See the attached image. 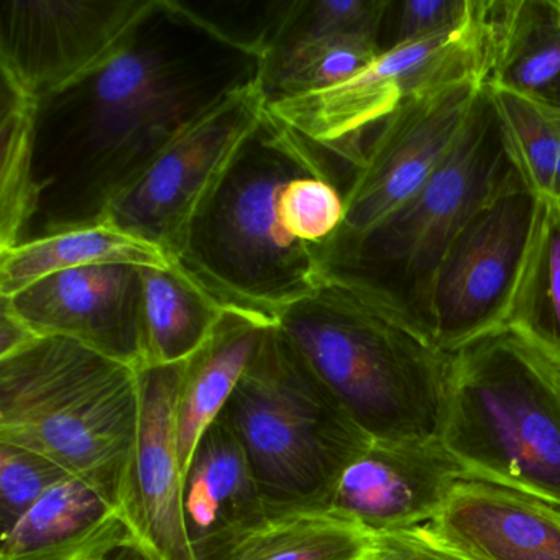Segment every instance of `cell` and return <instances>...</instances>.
Returning a JSON list of instances; mask_svg holds the SVG:
<instances>
[{
  "label": "cell",
  "instance_id": "1",
  "mask_svg": "<svg viewBox=\"0 0 560 560\" xmlns=\"http://www.w3.org/2000/svg\"><path fill=\"white\" fill-rule=\"evenodd\" d=\"M267 55L189 2L152 0L110 60L42 97L24 241L104 224L116 199L222 103L264 83Z\"/></svg>",
  "mask_w": 560,
  "mask_h": 560
},
{
  "label": "cell",
  "instance_id": "2",
  "mask_svg": "<svg viewBox=\"0 0 560 560\" xmlns=\"http://www.w3.org/2000/svg\"><path fill=\"white\" fill-rule=\"evenodd\" d=\"M277 326L372 441L441 435L452 353L395 294L323 267Z\"/></svg>",
  "mask_w": 560,
  "mask_h": 560
},
{
  "label": "cell",
  "instance_id": "3",
  "mask_svg": "<svg viewBox=\"0 0 560 560\" xmlns=\"http://www.w3.org/2000/svg\"><path fill=\"white\" fill-rule=\"evenodd\" d=\"M350 168L265 113L218 188L189 225L172 260L224 311L277 326L319 287L316 248L284 231L281 192L300 176L334 179L346 191Z\"/></svg>",
  "mask_w": 560,
  "mask_h": 560
},
{
  "label": "cell",
  "instance_id": "4",
  "mask_svg": "<svg viewBox=\"0 0 560 560\" xmlns=\"http://www.w3.org/2000/svg\"><path fill=\"white\" fill-rule=\"evenodd\" d=\"M139 421L137 370L74 340L0 359V442L45 455L122 514Z\"/></svg>",
  "mask_w": 560,
  "mask_h": 560
},
{
  "label": "cell",
  "instance_id": "5",
  "mask_svg": "<svg viewBox=\"0 0 560 560\" xmlns=\"http://www.w3.org/2000/svg\"><path fill=\"white\" fill-rule=\"evenodd\" d=\"M442 444L468 478L560 510V378L510 329L452 353Z\"/></svg>",
  "mask_w": 560,
  "mask_h": 560
},
{
  "label": "cell",
  "instance_id": "6",
  "mask_svg": "<svg viewBox=\"0 0 560 560\" xmlns=\"http://www.w3.org/2000/svg\"><path fill=\"white\" fill-rule=\"evenodd\" d=\"M268 517L326 511L337 481L372 444L280 327L270 326L225 405Z\"/></svg>",
  "mask_w": 560,
  "mask_h": 560
},
{
  "label": "cell",
  "instance_id": "7",
  "mask_svg": "<svg viewBox=\"0 0 560 560\" xmlns=\"http://www.w3.org/2000/svg\"><path fill=\"white\" fill-rule=\"evenodd\" d=\"M520 182L483 86L460 139L415 198L320 265L380 284L428 324L435 275L448 248L488 201Z\"/></svg>",
  "mask_w": 560,
  "mask_h": 560
},
{
  "label": "cell",
  "instance_id": "8",
  "mask_svg": "<svg viewBox=\"0 0 560 560\" xmlns=\"http://www.w3.org/2000/svg\"><path fill=\"white\" fill-rule=\"evenodd\" d=\"M465 80L487 83L475 0L467 21L458 27L385 51L337 86L268 103V113L353 172L370 130L405 101Z\"/></svg>",
  "mask_w": 560,
  "mask_h": 560
},
{
  "label": "cell",
  "instance_id": "9",
  "mask_svg": "<svg viewBox=\"0 0 560 560\" xmlns=\"http://www.w3.org/2000/svg\"><path fill=\"white\" fill-rule=\"evenodd\" d=\"M483 86L465 80L419 94L376 127L343 191L342 225L314 247L319 261L346 250L415 198L460 139Z\"/></svg>",
  "mask_w": 560,
  "mask_h": 560
},
{
  "label": "cell",
  "instance_id": "10",
  "mask_svg": "<svg viewBox=\"0 0 560 560\" xmlns=\"http://www.w3.org/2000/svg\"><path fill=\"white\" fill-rule=\"evenodd\" d=\"M539 198L516 183L488 201L448 248L432 287L428 324L444 352L506 327Z\"/></svg>",
  "mask_w": 560,
  "mask_h": 560
},
{
  "label": "cell",
  "instance_id": "11",
  "mask_svg": "<svg viewBox=\"0 0 560 560\" xmlns=\"http://www.w3.org/2000/svg\"><path fill=\"white\" fill-rule=\"evenodd\" d=\"M264 83L229 97L179 137L129 191L113 202L107 224L165 252L170 261L267 113Z\"/></svg>",
  "mask_w": 560,
  "mask_h": 560
},
{
  "label": "cell",
  "instance_id": "12",
  "mask_svg": "<svg viewBox=\"0 0 560 560\" xmlns=\"http://www.w3.org/2000/svg\"><path fill=\"white\" fill-rule=\"evenodd\" d=\"M152 0H0V68L48 96L114 57Z\"/></svg>",
  "mask_w": 560,
  "mask_h": 560
},
{
  "label": "cell",
  "instance_id": "13",
  "mask_svg": "<svg viewBox=\"0 0 560 560\" xmlns=\"http://www.w3.org/2000/svg\"><path fill=\"white\" fill-rule=\"evenodd\" d=\"M5 300L40 339L65 337L132 369L147 365L142 267L61 271Z\"/></svg>",
  "mask_w": 560,
  "mask_h": 560
},
{
  "label": "cell",
  "instance_id": "14",
  "mask_svg": "<svg viewBox=\"0 0 560 560\" xmlns=\"http://www.w3.org/2000/svg\"><path fill=\"white\" fill-rule=\"evenodd\" d=\"M137 375L139 435L124 510L132 549L145 560H196L186 533L178 452L183 363L143 366Z\"/></svg>",
  "mask_w": 560,
  "mask_h": 560
},
{
  "label": "cell",
  "instance_id": "15",
  "mask_svg": "<svg viewBox=\"0 0 560 560\" xmlns=\"http://www.w3.org/2000/svg\"><path fill=\"white\" fill-rule=\"evenodd\" d=\"M467 471L441 439L373 441L340 475L327 510L370 536L432 523Z\"/></svg>",
  "mask_w": 560,
  "mask_h": 560
},
{
  "label": "cell",
  "instance_id": "16",
  "mask_svg": "<svg viewBox=\"0 0 560 560\" xmlns=\"http://www.w3.org/2000/svg\"><path fill=\"white\" fill-rule=\"evenodd\" d=\"M186 533L196 560H229L270 521L241 442L222 416L205 432L185 474Z\"/></svg>",
  "mask_w": 560,
  "mask_h": 560
},
{
  "label": "cell",
  "instance_id": "17",
  "mask_svg": "<svg viewBox=\"0 0 560 560\" xmlns=\"http://www.w3.org/2000/svg\"><path fill=\"white\" fill-rule=\"evenodd\" d=\"M429 526L471 560H560V511L488 481L462 480Z\"/></svg>",
  "mask_w": 560,
  "mask_h": 560
},
{
  "label": "cell",
  "instance_id": "18",
  "mask_svg": "<svg viewBox=\"0 0 560 560\" xmlns=\"http://www.w3.org/2000/svg\"><path fill=\"white\" fill-rule=\"evenodd\" d=\"M122 547L132 549L124 514L70 477L2 534L0 560H97Z\"/></svg>",
  "mask_w": 560,
  "mask_h": 560
},
{
  "label": "cell",
  "instance_id": "19",
  "mask_svg": "<svg viewBox=\"0 0 560 560\" xmlns=\"http://www.w3.org/2000/svg\"><path fill=\"white\" fill-rule=\"evenodd\" d=\"M487 83L540 94L560 78V0H475Z\"/></svg>",
  "mask_w": 560,
  "mask_h": 560
},
{
  "label": "cell",
  "instance_id": "20",
  "mask_svg": "<svg viewBox=\"0 0 560 560\" xmlns=\"http://www.w3.org/2000/svg\"><path fill=\"white\" fill-rule=\"evenodd\" d=\"M267 324L225 311L209 339L183 362L178 399V452L183 474L212 422L224 411L254 359Z\"/></svg>",
  "mask_w": 560,
  "mask_h": 560
},
{
  "label": "cell",
  "instance_id": "21",
  "mask_svg": "<svg viewBox=\"0 0 560 560\" xmlns=\"http://www.w3.org/2000/svg\"><path fill=\"white\" fill-rule=\"evenodd\" d=\"M94 265L170 268L172 261L156 245L104 222L2 252L0 298L15 296L50 275Z\"/></svg>",
  "mask_w": 560,
  "mask_h": 560
},
{
  "label": "cell",
  "instance_id": "22",
  "mask_svg": "<svg viewBox=\"0 0 560 560\" xmlns=\"http://www.w3.org/2000/svg\"><path fill=\"white\" fill-rule=\"evenodd\" d=\"M506 329L560 370V201L539 199Z\"/></svg>",
  "mask_w": 560,
  "mask_h": 560
},
{
  "label": "cell",
  "instance_id": "23",
  "mask_svg": "<svg viewBox=\"0 0 560 560\" xmlns=\"http://www.w3.org/2000/svg\"><path fill=\"white\" fill-rule=\"evenodd\" d=\"M147 365L186 362L225 311L175 267H142Z\"/></svg>",
  "mask_w": 560,
  "mask_h": 560
},
{
  "label": "cell",
  "instance_id": "24",
  "mask_svg": "<svg viewBox=\"0 0 560 560\" xmlns=\"http://www.w3.org/2000/svg\"><path fill=\"white\" fill-rule=\"evenodd\" d=\"M0 254L24 241L34 205L35 126L40 97L0 68Z\"/></svg>",
  "mask_w": 560,
  "mask_h": 560
},
{
  "label": "cell",
  "instance_id": "25",
  "mask_svg": "<svg viewBox=\"0 0 560 560\" xmlns=\"http://www.w3.org/2000/svg\"><path fill=\"white\" fill-rule=\"evenodd\" d=\"M504 152L536 198L560 201V109L539 94L485 84Z\"/></svg>",
  "mask_w": 560,
  "mask_h": 560
},
{
  "label": "cell",
  "instance_id": "26",
  "mask_svg": "<svg viewBox=\"0 0 560 560\" xmlns=\"http://www.w3.org/2000/svg\"><path fill=\"white\" fill-rule=\"evenodd\" d=\"M370 537L330 511H303L268 521L229 560H363Z\"/></svg>",
  "mask_w": 560,
  "mask_h": 560
},
{
  "label": "cell",
  "instance_id": "27",
  "mask_svg": "<svg viewBox=\"0 0 560 560\" xmlns=\"http://www.w3.org/2000/svg\"><path fill=\"white\" fill-rule=\"evenodd\" d=\"M382 55L375 38H320L267 55L264 88L268 103L337 86L365 70Z\"/></svg>",
  "mask_w": 560,
  "mask_h": 560
},
{
  "label": "cell",
  "instance_id": "28",
  "mask_svg": "<svg viewBox=\"0 0 560 560\" xmlns=\"http://www.w3.org/2000/svg\"><path fill=\"white\" fill-rule=\"evenodd\" d=\"M388 0H291L270 51L320 38L360 37L378 42Z\"/></svg>",
  "mask_w": 560,
  "mask_h": 560
},
{
  "label": "cell",
  "instance_id": "29",
  "mask_svg": "<svg viewBox=\"0 0 560 560\" xmlns=\"http://www.w3.org/2000/svg\"><path fill=\"white\" fill-rule=\"evenodd\" d=\"M278 212L288 234L320 247L337 234L346 218L343 189L324 176H300L281 192Z\"/></svg>",
  "mask_w": 560,
  "mask_h": 560
},
{
  "label": "cell",
  "instance_id": "30",
  "mask_svg": "<svg viewBox=\"0 0 560 560\" xmlns=\"http://www.w3.org/2000/svg\"><path fill=\"white\" fill-rule=\"evenodd\" d=\"M71 475L45 455L0 442V523L9 533L35 503Z\"/></svg>",
  "mask_w": 560,
  "mask_h": 560
},
{
  "label": "cell",
  "instance_id": "31",
  "mask_svg": "<svg viewBox=\"0 0 560 560\" xmlns=\"http://www.w3.org/2000/svg\"><path fill=\"white\" fill-rule=\"evenodd\" d=\"M470 9L471 0H388L380 27V50L385 54L401 45L452 31L467 21Z\"/></svg>",
  "mask_w": 560,
  "mask_h": 560
},
{
  "label": "cell",
  "instance_id": "32",
  "mask_svg": "<svg viewBox=\"0 0 560 560\" xmlns=\"http://www.w3.org/2000/svg\"><path fill=\"white\" fill-rule=\"evenodd\" d=\"M363 560H471L441 539L429 524L375 534Z\"/></svg>",
  "mask_w": 560,
  "mask_h": 560
},
{
  "label": "cell",
  "instance_id": "33",
  "mask_svg": "<svg viewBox=\"0 0 560 560\" xmlns=\"http://www.w3.org/2000/svg\"><path fill=\"white\" fill-rule=\"evenodd\" d=\"M38 339L40 337L19 317L9 300L0 298V359L25 349Z\"/></svg>",
  "mask_w": 560,
  "mask_h": 560
},
{
  "label": "cell",
  "instance_id": "34",
  "mask_svg": "<svg viewBox=\"0 0 560 560\" xmlns=\"http://www.w3.org/2000/svg\"><path fill=\"white\" fill-rule=\"evenodd\" d=\"M539 96H542L544 100L549 101V103H552L553 106H557L560 109V78L552 84V86L547 88L544 93H540Z\"/></svg>",
  "mask_w": 560,
  "mask_h": 560
},
{
  "label": "cell",
  "instance_id": "35",
  "mask_svg": "<svg viewBox=\"0 0 560 560\" xmlns=\"http://www.w3.org/2000/svg\"><path fill=\"white\" fill-rule=\"evenodd\" d=\"M557 372H559V378H560V370H557Z\"/></svg>",
  "mask_w": 560,
  "mask_h": 560
},
{
  "label": "cell",
  "instance_id": "36",
  "mask_svg": "<svg viewBox=\"0 0 560 560\" xmlns=\"http://www.w3.org/2000/svg\"><path fill=\"white\" fill-rule=\"evenodd\" d=\"M97 560H104V559H97Z\"/></svg>",
  "mask_w": 560,
  "mask_h": 560
}]
</instances>
